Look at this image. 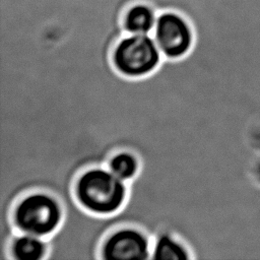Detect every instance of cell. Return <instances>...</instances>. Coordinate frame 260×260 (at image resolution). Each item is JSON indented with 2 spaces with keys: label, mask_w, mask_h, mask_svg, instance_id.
<instances>
[{
  "label": "cell",
  "mask_w": 260,
  "mask_h": 260,
  "mask_svg": "<svg viewBox=\"0 0 260 260\" xmlns=\"http://www.w3.org/2000/svg\"><path fill=\"white\" fill-rule=\"evenodd\" d=\"M73 192L77 203L95 215L118 212L128 197V183L116 177L107 166L83 170L76 178Z\"/></svg>",
  "instance_id": "6da1fadb"
},
{
  "label": "cell",
  "mask_w": 260,
  "mask_h": 260,
  "mask_svg": "<svg viewBox=\"0 0 260 260\" xmlns=\"http://www.w3.org/2000/svg\"><path fill=\"white\" fill-rule=\"evenodd\" d=\"M63 219L64 209L55 195L47 191H31L22 195L13 206L12 233L48 239L57 232Z\"/></svg>",
  "instance_id": "7a4b0ae2"
},
{
  "label": "cell",
  "mask_w": 260,
  "mask_h": 260,
  "mask_svg": "<svg viewBox=\"0 0 260 260\" xmlns=\"http://www.w3.org/2000/svg\"><path fill=\"white\" fill-rule=\"evenodd\" d=\"M164 60L152 35L125 34L112 51V63L118 73L129 78L146 76Z\"/></svg>",
  "instance_id": "3957f363"
},
{
  "label": "cell",
  "mask_w": 260,
  "mask_h": 260,
  "mask_svg": "<svg viewBox=\"0 0 260 260\" xmlns=\"http://www.w3.org/2000/svg\"><path fill=\"white\" fill-rule=\"evenodd\" d=\"M152 37L164 58L185 57L194 44V31L182 14L176 11H162L157 14Z\"/></svg>",
  "instance_id": "277c9868"
},
{
  "label": "cell",
  "mask_w": 260,
  "mask_h": 260,
  "mask_svg": "<svg viewBox=\"0 0 260 260\" xmlns=\"http://www.w3.org/2000/svg\"><path fill=\"white\" fill-rule=\"evenodd\" d=\"M151 238L141 229L122 225L104 239L100 260H151Z\"/></svg>",
  "instance_id": "5b68a950"
},
{
  "label": "cell",
  "mask_w": 260,
  "mask_h": 260,
  "mask_svg": "<svg viewBox=\"0 0 260 260\" xmlns=\"http://www.w3.org/2000/svg\"><path fill=\"white\" fill-rule=\"evenodd\" d=\"M49 255L48 239L16 233L10 241L8 260H47Z\"/></svg>",
  "instance_id": "8992f818"
},
{
  "label": "cell",
  "mask_w": 260,
  "mask_h": 260,
  "mask_svg": "<svg viewBox=\"0 0 260 260\" xmlns=\"http://www.w3.org/2000/svg\"><path fill=\"white\" fill-rule=\"evenodd\" d=\"M157 13L152 6L144 2L133 3L125 10L122 27L125 34L152 35Z\"/></svg>",
  "instance_id": "52a82bcc"
},
{
  "label": "cell",
  "mask_w": 260,
  "mask_h": 260,
  "mask_svg": "<svg viewBox=\"0 0 260 260\" xmlns=\"http://www.w3.org/2000/svg\"><path fill=\"white\" fill-rule=\"evenodd\" d=\"M151 260H193L190 249L178 237L162 233L152 239Z\"/></svg>",
  "instance_id": "ba28073f"
},
{
  "label": "cell",
  "mask_w": 260,
  "mask_h": 260,
  "mask_svg": "<svg viewBox=\"0 0 260 260\" xmlns=\"http://www.w3.org/2000/svg\"><path fill=\"white\" fill-rule=\"evenodd\" d=\"M106 166L116 177L126 183L132 181L140 171L138 156L126 149L114 152L109 157Z\"/></svg>",
  "instance_id": "9c48e42d"
}]
</instances>
